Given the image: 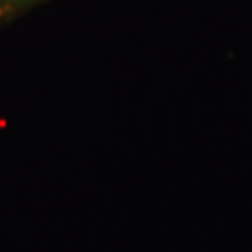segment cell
Masks as SVG:
<instances>
[{
    "instance_id": "cell-1",
    "label": "cell",
    "mask_w": 252,
    "mask_h": 252,
    "mask_svg": "<svg viewBox=\"0 0 252 252\" xmlns=\"http://www.w3.org/2000/svg\"><path fill=\"white\" fill-rule=\"evenodd\" d=\"M39 0H0V11H6V9H19L30 6V4H36Z\"/></svg>"
}]
</instances>
